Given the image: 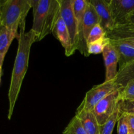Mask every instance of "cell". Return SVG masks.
Returning <instances> with one entry per match:
<instances>
[{
	"label": "cell",
	"mask_w": 134,
	"mask_h": 134,
	"mask_svg": "<svg viewBox=\"0 0 134 134\" xmlns=\"http://www.w3.org/2000/svg\"><path fill=\"white\" fill-rule=\"evenodd\" d=\"M19 28V36L17 38L18 41V50L12 71L11 80L8 93L9 106L7 117L9 120H10L13 116L22 82L28 68L31 47L35 42H37L35 35L32 30H30L26 32V20L22 22Z\"/></svg>",
	"instance_id": "6da1fadb"
},
{
	"label": "cell",
	"mask_w": 134,
	"mask_h": 134,
	"mask_svg": "<svg viewBox=\"0 0 134 134\" xmlns=\"http://www.w3.org/2000/svg\"><path fill=\"white\" fill-rule=\"evenodd\" d=\"M33 9L32 28L36 38L39 41L52 33L56 22L60 16L59 0H30Z\"/></svg>",
	"instance_id": "7a4b0ae2"
},
{
	"label": "cell",
	"mask_w": 134,
	"mask_h": 134,
	"mask_svg": "<svg viewBox=\"0 0 134 134\" xmlns=\"http://www.w3.org/2000/svg\"><path fill=\"white\" fill-rule=\"evenodd\" d=\"M31 8L30 0L0 1V24L18 38V27L26 20Z\"/></svg>",
	"instance_id": "3957f363"
},
{
	"label": "cell",
	"mask_w": 134,
	"mask_h": 134,
	"mask_svg": "<svg viewBox=\"0 0 134 134\" xmlns=\"http://www.w3.org/2000/svg\"><path fill=\"white\" fill-rule=\"evenodd\" d=\"M118 89H122L116 85L115 79L105 81L103 83L93 86L86 92L85 98L77 109V111H92L100 101Z\"/></svg>",
	"instance_id": "277c9868"
},
{
	"label": "cell",
	"mask_w": 134,
	"mask_h": 134,
	"mask_svg": "<svg viewBox=\"0 0 134 134\" xmlns=\"http://www.w3.org/2000/svg\"><path fill=\"white\" fill-rule=\"evenodd\" d=\"M59 2L60 5V14L69 31L73 55L77 51L79 44L78 28L73 12V0H59Z\"/></svg>",
	"instance_id": "5b68a950"
},
{
	"label": "cell",
	"mask_w": 134,
	"mask_h": 134,
	"mask_svg": "<svg viewBox=\"0 0 134 134\" xmlns=\"http://www.w3.org/2000/svg\"><path fill=\"white\" fill-rule=\"evenodd\" d=\"M121 89L115 90L99 102L92 111L95 115L99 126L105 122L113 113L119 103V96Z\"/></svg>",
	"instance_id": "8992f818"
},
{
	"label": "cell",
	"mask_w": 134,
	"mask_h": 134,
	"mask_svg": "<svg viewBox=\"0 0 134 134\" xmlns=\"http://www.w3.org/2000/svg\"><path fill=\"white\" fill-rule=\"evenodd\" d=\"M108 3L115 26L126 24L134 10V0H108Z\"/></svg>",
	"instance_id": "52a82bcc"
},
{
	"label": "cell",
	"mask_w": 134,
	"mask_h": 134,
	"mask_svg": "<svg viewBox=\"0 0 134 134\" xmlns=\"http://www.w3.org/2000/svg\"><path fill=\"white\" fill-rule=\"evenodd\" d=\"M87 0H73V12L77 24L79 34V44L77 51L81 52V54L88 57L90 55L88 53L87 44L84 40L82 34V26H83V18L87 6Z\"/></svg>",
	"instance_id": "ba28073f"
},
{
	"label": "cell",
	"mask_w": 134,
	"mask_h": 134,
	"mask_svg": "<svg viewBox=\"0 0 134 134\" xmlns=\"http://www.w3.org/2000/svg\"><path fill=\"white\" fill-rule=\"evenodd\" d=\"M110 43L116 51L119 57L120 68H124L134 61V47L127 42L120 39H110Z\"/></svg>",
	"instance_id": "9c48e42d"
},
{
	"label": "cell",
	"mask_w": 134,
	"mask_h": 134,
	"mask_svg": "<svg viewBox=\"0 0 134 134\" xmlns=\"http://www.w3.org/2000/svg\"><path fill=\"white\" fill-rule=\"evenodd\" d=\"M89 2L94 7L99 18V24L107 32L111 30L115 23L111 16L108 0H90Z\"/></svg>",
	"instance_id": "30bf717a"
},
{
	"label": "cell",
	"mask_w": 134,
	"mask_h": 134,
	"mask_svg": "<svg viewBox=\"0 0 134 134\" xmlns=\"http://www.w3.org/2000/svg\"><path fill=\"white\" fill-rule=\"evenodd\" d=\"M105 66V81H109L115 79L117 75V65L119 57L116 51L111 43L105 47L102 53Z\"/></svg>",
	"instance_id": "8fae6325"
},
{
	"label": "cell",
	"mask_w": 134,
	"mask_h": 134,
	"mask_svg": "<svg viewBox=\"0 0 134 134\" xmlns=\"http://www.w3.org/2000/svg\"><path fill=\"white\" fill-rule=\"evenodd\" d=\"M52 34L64 48L65 55L67 56H71V44L69 31L65 22L62 18L61 14L56 22L54 28L52 31Z\"/></svg>",
	"instance_id": "7c38bea8"
},
{
	"label": "cell",
	"mask_w": 134,
	"mask_h": 134,
	"mask_svg": "<svg viewBox=\"0 0 134 134\" xmlns=\"http://www.w3.org/2000/svg\"><path fill=\"white\" fill-rule=\"evenodd\" d=\"M75 116L81 122L88 134H100V126L92 111H76Z\"/></svg>",
	"instance_id": "4fadbf2b"
},
{
	"label": "cell",
	"mask_w": 134,
	"mask_h": 134,
	"mask_svg": "<svg viewBox=\"0 0 134 134\" xmlns=\"http://www.w3.org/2000/svg\"><path fill=\"white\" fill-rule=\"evenodd\" d=\"M99 24V16L97 14L96 11L94 7L88 1L86 11L83 18V26H82V34H83L84 40L86 42L87 41L88 35L93 27L96 25Z\"/></svg>",
	"instance_id": "5bb4252c"
},
{
	"label": "cell",
	"mask_w": 134,
	"mask_h": 134,
	"mask_svg": "<svg viewBox=\"0 0 134 134\" xmlns=\"http://www.w3.org/2000/svg\"><path fill=\"white\" fill-rule=\"evenodd\" d=\"M14 38H16L7 28L0 27V68H2L5 57Z\"/></svg>",
	"instance_id": "9a60e30c"
},
{
	"label": "cell",
	"mask_w": 134,
	"mask_h": 134,
	"mask_svg": "<svg viewBox=\"0 0 134 134\" xmlns=\"http://www.w3.org/2000/svg\"><path fill=\"white\" fill-rule=\"evenodd\" d=\"M134 80V61L128 64L124 68L119 69L115 81L121 88H124L128 82Z\"/></svg>",
	"instance_id": "2e32d148"
},
{
	"label": "cell",
	"mask_w": 134,
	"mask_h": 134,
	"mask_svg": "<svg viewBox=\"0 0 134 134\" xmlns=\"http://www.w3.org/2000/svg\"><path fill=\"white\" fill-rule=\"evenodd\" d=\"M120 115V110H119V103L116 106V109L114 111L113 113L111 116L107 119V121L100 126V134H112L113 129L116 123L117 122Z\"/></svg>",
	"instance_id": "e0dca14e"
},
{
	"label": "cell",
	"mask_w": 134,
	"mask_h": 134,
	"mask_svg": "<svg viewBox=\"0 0 134 134\" xmlns=\"http://www.w3.org/2000/svg\"><path fill=\"white\" fill-rule=\"evenodd\" d=\"M110 43V39L107 36L94 42L87 44L88 53L90 54H98L103 53L105 47Z\"/></svg>",
	"instance_id": "ac0fdd59"
},
{
	"label": "cell",
	"mask_w": 134,
	"mask_h": 134,
	"mask_svg": "<svg viewBox=\"0 0 134 134\" xmlns=\"http://www.w3.org/2000/svg\"><path fill=\"white\" fill-rule=\"evenodd\" d=\"M63 134H88L79 119L75 115L64 129Z\"/></svg>",
	"instance_id": "d6986e66"
},
{
	"label": "cell",
	"mask_w": 134,
	"mask_h": 134,
	"mask_svg": "<svg viewBox=\"0 0 134 134\" xmlns=\"http://www.w3.org/2000/svg\"><path fill=\"white\" fill-rule=\"evenodd\" d=\"M106 36H107L106 31L99 24H98L96 25L93 27L92 30H91L87 41H86V43H87V44H88V43L95 41L98 40L99 39H102V38L105 37Z\"/></svg>",
	"instance_id": "ffe728a7"
},
{
	"label": "cell",
	"mask_w": 134,
	"mask_h": 134,
	"mask_svg": "<svg viewBox=\"0 0 134 134\" xmlns=\"http://www.w3.org/2000/svg\"><path fill=\"white\" fill-rule=\"evenodd\" d=\"M120 100H132L134 99V80L130 81L124 88L120 90Z\"/></svg>",
	"instance_id": "44dd1931"
},
{
	"label": "cell",
	"mask_w": 134,
	"mask_h": 134,
	"mask_svg": "<svg viewBox=\"0 0 134 134\" xmlns=\"http://www.w3.org/2000/svg\"><path fill=\"white\" fill-rule=\"evenodd\" d=\"M119 110L121 113L134 115V99L119 101Z\"/></svg>",
	"instance_id": "7402d4cb"
},
{
	"label": "cell",
	"mask_w": 134,
	"mask_h": 134,
	"mask_svg": "<svg viewBox=\"0 0 134 134\" xmlns=\"http://www.w3.org/2000/svg\"><path fill=\"white\" fill-rule=\"evenodd\" d=\"M118 134H129V128L124 113H120L117 120Z\"/></svg>",
	"instance_id": "603a6c76"
},
{
	"label": "cell",
	"mask_w": 134,
	"mask_h": 134,
	"mask_svg": "<svg viewBox=\"0 0 134 134\" xmlns=\"http://www.w3.org/2000/svg\"><path fill=\"white\" fill-rule=\"evenodd\" d=\"M129 128V134H134V115L124 113Z\"/></svg>",
	"instance_id": "cb8c5ba5"
},
{
	"label": "cell",
	"mask_w": 134,
	"mask_h": 134,
	"mask_svg": "<svg viewBox=\"0 0 134 134\" xmlns=\"http://www.w3.org/2000/svg\"><path fill=\"white\" fill-rule=\"evenodd\" d=\"M127 24H130L134 26V10L130 14L129 16H128V20H127Z\"/></svg>",
	"instance_id": "d4e9b609"
},
{
	"label": "cell",
	"mask_w": 134,
	"mask_h": 134,
	"mask_svg": "<svg viewBox=\"0 0 134 134\" xmlns=\"http://www.w3.org/2000/svg\"><path fill=\"white\" fill-rule=\"evenodd\" d=\"M120 40H123L124 41L127 42L129 44H132V46L134 47V36L132 37H130V38H127V39H120Z\"/></svg>",
	"instance_id": "484cf974"
},
{
	"label": "cell",
	"mask_w": 134,
	"mask_h": 134,
	"mask_svg": "<svg viewBox=\"0 0 134 134\" xmlns=\"http://www.w3.org/2000/svg\"><path fill=\"white\" fill-rule=\"evenodd\" d=\"M1 75H2V71H0V82H1Z\"/></svg>",
	"instance_id": "4316f807"
},
{
	"label": "cell",
	"mask_w": 134,
	"mask_h": 134,
	"mask_svg": "<svg viewBox=\"0 0 134 134\" xmlns=\"http://www.w3.org/2000/svg\"><path fill=\"white\" fill-rule=\"evenodd\" d=\"M0 27H1V24H0ZM0 71H2V68H0Z\"/></svg>",
	"instance_id": "83f0119b"
}]
</instances>
